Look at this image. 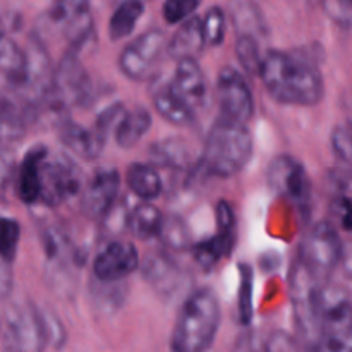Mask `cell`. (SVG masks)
I'll return each mask as SVG.
<instances>
[{"mask_svg":"<svg viewBox=\"0 0 352 352\" xmlns=\"http://www.w3.org/2000/svg\"><path fill=\"white\" fill-rule=\"evenodd\" d=\"M261 41L254 36L241 34L236 40V57L239 60L241 67L244 72L251 76L260 74L261 62H263V54H261Z\"/></svg>","mask_w":352,"mask_h":352,"instance_id":"obj_32","label":"cell"},{"mask_svg":"<svg viewBox=\"0 0 352 352\" xmlns=\"http://www.w3.org/2000/svg\"><path fill=\"white\" fill-rule=\"evenodd\" d=\"M167 86L172 95L181 100L184 105H188L195 113L208 102L206 76L199 62L195 58L179 60L175 65L174 76H172L170 82H167Z\"/></svg>","mask_w":352,"mask_h":352,"instance_id":"obj_16","label":"cell"},{"mask_svg":"<svg viewBox=\"0 0 352 352\" xmlns=\"http://www.w3.org/2000/svg\"><path fill=\"white\" fill-rule=\"evenodd\" d=\"M47 344L40 309L33 302L7 306L2 325V352H45Z\"/></svg>","mask_w":352,"mask_h":352,"instance_id":"obj_6","label":"cell"},{"mask_svg":"<svg viewBox=\"0 0 352 352\" xmlns=\"http://www.w3.org/2000/svg\"><path fill=\"white\" fill-rule=\"evenodd\" d=\"M158 239L162 241L164 248L170 251H177V253H182V251H188L192 248L191 229L186 223V220L181 215H175V213L164 215Z\"/></svg>","mask_w":352,"mask_h":352,"instance_id":"obj_29","label":"cell"},{"mask_svg":"<svg viewBox=\"0 0 352 352\" xmlns=\"http://www.w3.org/2000/svg\"><path fill=\"white\" fill-rule=\"evenodd\" d=\"M230 17L232 24L236 28L237 36L248 34L261 40V36L268 34L267 21L261 14L260 7L253 2H237L230 7Z\"/></svg>","mask_w":352,"mask_h":352,"instance_id":"obj_27","label":"cell"},{"mask_svg":"<svg viewBox=\"0 0 352 352\" xmlns=\"http://www.w3.org/2000/svg\"><path fill=\"white\" fill-rule=\"evenodd\" d=\"M191 146L182 138H167L164 141H157L150 146L148 155L153 167L170 168V170H189L198 165L192 158Z\"/></svg>","mask_w":352,"mask_h":352,"instance_id":"obj_21","label":"cell"},{"mask_svg":"<svg viewBox=\"0 0 352 352\" xmlns=\"http://www.w3.org/2000/svg\"><path fill=\"white\" fill-rule=\"evenodd\" d=\"M302 352H352V327L342 332L322 333Z\"/></svg>","mask_w":352,"mask_h":352,"instance_id":"obj_35","label":"cell"},{"mask_svg":"<svg viewBox=\"0 0 352 352\" xmlns=\"http://www.w3.org/2000/svg\"><path fill=\"white\" fill-rule=\"evenodd\" d=\"M28 81V52L10 34L0 33V93L21 102ZM24 107V105H23Z\"/></svg>","mask_w":352,"mask_h":352,"instance_id":"obj_15","label":"cell"},{"mask_svg":"<svg viewBox=\"0 0 352 352\" xmlns=\"http://www.w3.org/2000/svg\"><path fill=\"white\" fill-rule=\"evenodd\" d=\"M140 267V254L134 244L112 241L93 260L91 275L98 282H122Z\"/></svg>","mask_w":352,"mask_h":352,"instance_id":"obj_14","label":"cell"},{"mask_svg":"<svg viewBox=\"0 0 352 352\" xmlns=\"http://www.w3.org/2000/svg\"><path fill=\"white\" fill-rule=\"evenodd\" d=\"M93 82L81 58L74 52L65 50L52 72L48 95L41 105L40 113H50L55 122L69 119L67 113L76 107H85L91 100Z\"/></svg>","mask_w":352,"mask_h":352,"instance_id":"obj_4","label":"cell"},{"mask_svg":"<svg viewBox=\"0 0 352 352\" xmlns=\"http://www.w3.org/2000/svg\"><path fill=\"white\" fill-rule=\"evenodd\" d=\"M47 26L67 41V50L81 54L82 47L91 40L95 23L88 2H57L43 12L40 28Z\"/></svg>","mask_w":352,"mask_h":352,"instance_id":"obj_8","label":"cell"},{"mask_svg":"<svg viewBox=\"0 0 352 352\" xmlns=\"http://www.w3.org/2000/svg\"><path fill=\"white\" fill-rule=\"evenodd\" d=\"M258 76L270 98L282 105L315 107L325 95L320 69L308 58L289 52L268 50Z\"/></svg>","mask_w":352,"mask_h":352,"instance_id":"obj_1","label":"cell"},{"mask_svg":"<svg viewBox=\"0 0 352 352\" xmlns=\"http://www.w3.org/2000/svg\"><path fill=\"white\" fill-rule=\"evenodd\" d=\"M48 148L43 144L30 148L21 160L16 172V191L23 203L33 206L40 203V168L45 157L48 155Z\"/></svg>","mask_w":352,"mask_h":352,"instance_id":"obj_19","label":"cell"},{"mask_svg":"<svg viewBox=\"0 0 352 352\" xmlns=\"http://www.w3.org/2000/svg\"><path fill=\"white\" fill-rule=\"evenodd\" d=\"M201 3L196 0H167L162 7V14L167 24H182L195 16Z\"/></svg>","mask_w":352,"mask_h":352,"instance_id":"obj_36","label":"cell"},{"mask_svg":"<svg viewBox=\"0 0 352 352\" xmlns=\"http://www.w3.org/2000/svg\"><path fill=\"white\" fill-rule=\"evenodd\" d=\"M215 100L219 105V119L246 126L254 116V98L250 85L237 69H220L217 76Z\"/></svg>","mask_w":352,"mask_h":352,"instance_id":"obj_10","label":"cell"},{"mask_svg":"<svg viewBox=\"0 0 352 352\" xmlns=\"http://www.w3.org/2000/svg\"><path fill=\"white\" fill-rule=\"evenodd\" d=\"M151 100H153V107L158 116L167 120L168 124H172V126H192V122L196 120V113L188 105H184L181 100L175 98L167 85L158 86L157 89H153Z\"/></svg>","mask_w":352,"mask_h":352,"instance_id":"obj_24","label":"cell"},{"mask_svg":"<svg viewBox=\"0 0 352 352\" xmlns=\"http://www.w3.org/2000/svg\"><path fill=\"white\" fill-rule=\"evenodd\" d=\"M205 36H203L201 17L192 16L182 24H179L177 31L170 41H167V54L175 62L186 60V58H195L198 60V55L205 50Z\"/></svg>","mask_w":352,"mask_h":352,"instance_id":"obj_20","label":"cell"},{"mask_svg":"<svg viewBox=\"0 0 352 352\" xmlns=\"http://www.w3.org/2000/svg\"><path fill=\"white\" fill-rule=\"evenodd\" d=\"M268 186L277 195L291 199L299 208H308L311 201V181L305 167L291 155H277L268 164Z\"/></svg>","mask_w":352,"mask_h":352,"instance_id":"obj_12","label":"cell"},{"mask_svg":"<svg viewBox=\"0 0 352 352\" xmlns=\"http://www.w3.org/2000/svg\"><path fill=\"white\" fill-rule=\"evenodd\" d=\"M332 150L336 157L346 165L352 167V126L349 124H340L332 131Z\"/></svg>","mask_w":352,"mask_h":352,"instance_id":"obj_37","label":"cell"},{"mask_svg":"<svg viewBox=\"0 0 352 352\" xmlns=\"http://www.w3.org/2000/svg\"><path fill=\"white\" fill-rule=\"evenodd\" d=\"M82 186L76 162L64 153L48 151L40 168V205L57 208L81 195Z\"/></svg>","mask_w":352,"mask_h":352,"instance_id":"obj_7","label":"cell"},{"mask_svg":"<svg viewBox=\"0 0 352 352\" xmlns=\"http://www.w3.org/2000/svg\"><path fill=\"white\" fill-rule=\"evenodd\" d=\"M143 278L162 298H174L188 284V274L167 253H153L143 261Z\"/></svg>","mask_w":352,"mask_h":352,"instance_id":"obj_17","label":"cell"},{"mask_svg":"<svg viewBox=\"0 0 352 352\" xmlns=\"http://www.w3.org/2000/svg\"><path fill=\"white\" fill-rule=\"evenodd\" d=\"M14 177L12 158L7 153V150H0V195L6 192L7 186Z\"/></svg>","mask_w":352,"mask_h":352,"instance_id":"obj_44","label":"cell"},{"mask_svg":"<svg viewBox=\"0 0 352 352\" xmlns=\"http://www.w3.org/2000/svg\"><path fill=\"white\" fill-rule=\"evenodd\" d=\"M201 28L206 47H220L227 34V17L222 7H210L201 17Z\"/></svg>","mask_w":352,"mask_h":352,"instance_id":"obj_33","label":"cell"},{"mask_svg":"<svg viewBox=\"0 0 352 352\" xmlns=\"http://www.w3.org/2000/svg\"><path fill=\"white\" fill-rule=\"evenodd\" d=\"M124 112H126V109H124L122 103L120 102L112 103V105L105 107V109L96 116L95 124H93L91 127L103 138V140H107L109 134L113 133V129L117 127V124H119L120 117L124 116Z\"/></svg>","mask_w":352,"mask_h":352,"instance_id":"obj_38","label":"cell"},{"mask_svg":"<svg viewBox=\"0 0 352 352\" xmlns=\"http://www.w3.org/2000/svg\"><path fill=\"white\" fill-rule=\"evenodd\" d=\"M14 287L12 265L0 258V301H6Z\"/></svg>","mask_w":352,"mask_h":352,"instance_id":"obj_43","label":"cell"},{"mask_svg":"<svg viewBox=\"0 0 352 352\" xmlns=\"http://www.w3.org/2000/svg\"><path fill=\"white\" fill-rule=\"evenodd\" d=\"M21 239V226L16 219L0 217V258L12 265Z\"/></svg>","mask_w":352,"mask_h":352,"instance_id":"obj_34","label":"cell"},{"mask_svg":"<svg viewBox=\"0 0 352 352\" xmlns=\"http://www.w3.org/2000/svg\"><path fill=\"white\" fill-rule=\"evenodd\" d=\"M313 308L320 336L352 327V294L342 285L332 282L318 285L313 296Z\"/></svg>","mask_w":352,"mask_h":352,"instance_id":"obj_11","label":"cell"},{"mask_svg":"<svg viewBox=\"0 0 352 352\" xmlns=\"http://www.w3.org/2000/svg\"><path fill=\"white\" fill-rule=\"evenodd\" d=\"M342 248L344 243L336 226L330 220H320L302 239L296 260L311 278L318 284H325L340 265Z\"/></svg>","mask_w":352,"mask_h":352,"instance_id":"obj_5","label":"cell"},{"mask_svg":"<svg viewBox=\"0 0 352 352\" xmlns=\"http://www.w3.org/2000/svg\"><path fill=\"white\" fill-rule=\"evenodd\" d=\"M339 267H342L344 275H346L349 280H352V241H347V243H344L342 256H340Z\"/></svg>","mask_w":352,"mask_h":352,"instance_id":"obj_45","label":"cell"},{"mask_svg":"<svg viewBox=\"0 0 352 352\" xmlns=\"http://www.w3.org/2000/svg\"><path fill=\"white\" fill-rule=\"evenodd\" d=\"M89 294L96 309L102 313H113L126 301L127 285L122 282H98L91 277Z\"/></svg>","mask_w":352,"mask_h":352,"instance_id":"obj_30","label":"cell"},{"mask_svg":"<svg viewBox=\"0 0 352 352\" xmlns=\"http://www.w3.org/2000/svg\"><path fill=\"white\" fill-rule=\"evenodd\" d=\"M215 220H217V234L220 236L236 239V213L232 205L227 199H220L215 205Z\"/></svg>","mask_w":352,"mask_h":352,"instance_id":"obj_39","label":"cell"},{"mask_svg":"<svg viewBox=\"0 0 352 352\" xmlns=\"http://www.w3.org/2000/svg\"><path fill=\"white\" fill-rule=\"evenodd\" d=\"M234 244H236V239H230V237L215 234V236L199 241L198 244H195V246L191 248L192 258H195V261L203 268V270L210 272L213 270L223 258L232 254Z\"/></svg>","mask_w":352,"mask_h":352,"instance_id":"obj_28","label":"cell"},{"mask_svg":"<svg viewBox=\"0 0 352 352\" xmlns=\"http://www.w3.org/2000/svg\"><path fill=\"white\" fill-rule=\"evenodd\" d=\"M126 182L131 192L144 203L160 198L164 192V181H162L160 172L151 164H141V162L131 164L126 172Z\"/></svg>","mask_w":352,"mask_h":352,"instance_id":"obj_22","label":"cell"},{"mask_svg":"<svg viewBox=\"0 0 352 352\" xmlns=\"http://www.w3.org/2000/svg\"><path fill=\"white\" fill-rule=\"evenodd\" d=\"M58 136L62 144L82 160H96L107 143L93 127H85L71 119L58 124Z\"/></svg>","mask_w":352,"mask_h":352,"instance_id":"obj_18","label":"cell"},{"mask_svg":"<svg viewBox=\"0 0 352 352\" xmlns=\"http://www.w3.org/2000/svg\"><path fill=\"white\" fill-rule=\"evenodd\" d=\"M151 127V113L150 110L144 107L138 105L134 109L126 110L124 116L120 117L119 124L113 129V138H116L117 146L122 150H129V148L136 146L144 134L150 131Z\"/></svg>","mask_w":352,"mask_h":352,"instance_id":"obj_23","label":"cell"},{"mask_svg":"<svg viewBox=\"0 0 352 352\" xmlns=\"http://www.w3.org/2000/svg\"><path fill=\"white\" fill-rule=\"evenodd\" d=\"M162 222H164V213L151 203L141 201L129 212L127 229L136 239L148 241L158 237Z\"/></svg>","mask_w":352,"mask_h":352,"instance_id":"obj_26","label":"cell"},{"mask_svg":"<svg viewBox=\"0 0 352 352\" xmlns=\"http://www.w3.org/2000/svg\"><path fill=\"white\" fill-rule=\"evenodd\" d=\"M332 213L346 232L352 234V198L340 195L332 201Z\"/></svg>","mask_w":352,"mask_h":352,"instance_id":"obj_41","label":"cell"},{"mask_svg":"<svg viewBox=\"0 0 352 352\" xmlns=\"http://www.w3.org/2000/svg\"><path fill=\"white\" fill-rule=\"evenodd\" d=\"M263 352H299V344L294 337L282 330H275L268 336Z\"/></svg>","mask_w":352,"mask_h":352,"instance_id":"obj_40","label":"cell"},{"mask_svg":"<svg viewBox=\"0 0 352 352\" xmlns=\"http://www.w3.org/2000/svg\"><path fill=\"white\" fill-rule=\"evenodd\" d=\"M220 301L208 287L195 289L182 302L172 330V352H208L220 329Z\"/></svg>","mask_w":352,"mask_h":352,"instance_id":"obj_2","label":"cell"},{"mask_svg":"<svg viewBox=\"0 0 352 352\" xmlns=\"http://www.w3.org/2000/svg\"><path fill=\"white\" fill-rule=\"evenodd\" d=\"M253 150L254 141L246 126L217 119L205 138L198 167L215 177L230 179L246 168Z\"/></svg>","mask_w":352,"mask_h":352,"instance_id":"obj_3","label":"cell"},{"mask_svg":"<svg viewBox=\"0 0 352 352\" xmlns=\"http://www.w3.org/2000/svg\"><path fill=\"white\" fill-rule=\"evenodd\" d=\"M144 9H146V6L140 0H126V2L119 3L109 21L110 40L122 41L129 38L136 30L140 19L143 17Z\"/></svg>","mask_w":352,"mask_h":352,"instance_id":"obj_25","label":"cell"},{"mask_svg":"<svg viewBox=\"0 0 352 352\" xmlns=\"http://www.w3.org/2000/svg\"><path fill=\"white\" fill-rule=\"evenodd\" d=\"M167 52V38L158 28L144 31L126 45L119 54V71L131 81H146Z\"/></svg>","mask_w":352,"mask_h":352,"instance_id":"obj_9","label":"cell"},{"mask_svg":"<svg viewBox=\"0 0 352 352\" xmlns=\"http://www.w3.org/2000/svg\"><path fill=\"white\" fill-rule=\"evenodd\" d=\"M323 9H325L327 14L339 24L352 23V2H329L323 3Z\"/></svg>","mask_w":352,"mask_h":352,"instance_id":"obj_42","label":"cell"},{"mask_svg":"<svg viewBox=\"0 0 352 352\" xmlns=\"http://www.w3.org/2000/svg\"><path fill=\"white\" fill-rule=\"evenodd\" d=\"M254 272L248 263L239 265V291H237V316L241 325H250L253 320Z\"/></svg>","mask_w":352,"mask_h":352,"instance_id":"obj_31","label":"cell"},{"mask_svg":"<svg viewBox=\"0 0 352 352\" xmlns=\"http://www.w3.org/2000/svg\"><path fill=\"white\" fill-rule=\"evenodd\" d=\"M120 174L117 168H98L82 186L81 212L89 220H103L119 203Z\"/></svg>","mask_w":352,"mask_h":352,"instance_id":"obj_13","label":"cell"}]
</instances>
